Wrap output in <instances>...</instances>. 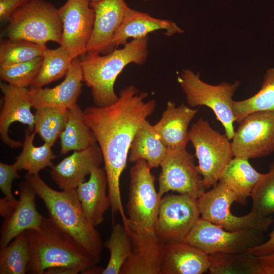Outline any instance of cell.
<instances>
[{"instance_id":"9c48e42d","label":"cell","mask_w":274,"mask_h":274,"mask_svg":"<svg viewBox=\"0 0 274 274\" xmlns=\"http://www.w3.org/2000/svg\"><path fill=\"white\" fill-rule=\"evenodd\" d=\"M236 200L235 193L219 181L211 190L204 192L198 198L201 218L230 231L250 228L266 231L273 223L271 216H261L253 209L244 216L234 215L230 208Z\"/></svg>"},{"instance_id":"d590c367","label":"cell","mask_w":274,"mask_h":274,"mask_svg":"<svg viewBox=\"0 0 274 274\" xmlns=\"http://www.w3.org/2000/svg\"><path fill=\"white\" fill-rule=\"evenodd\" d=\"M251 197L252 209L259 215L268 216L274 213V167L263 174L253 189Z\"/></svg>"},{"instance_id":"8d00e7d4","label":"cell","mask_w":274,"mask_h":274,"mask_svg":"<svg viewBox=\"0 0 274 274\" xmlns=\"http://www.w3.org/2000/svg\"><path fill=\"white\" fill-rule=\"evenodd\" d=\"M18 170L14 164H7L0 162V188L5 195L4 200L16 205L18 200L16 199L12 192L13 181L20 178Z\"/></svg>"},{"instance_id":"d4e9b609","label":"cell","mask_w":274,"mask_h":274,"mask_svg":"<svg viewBox=\"0 0 274 274\" xmlns=\"http://www.w3.org/2000/svg\"><path fill=\"white\" fill-rule=\"evenodd\" d=\"M247 158H232L223 170L219 181L222 182L237 196L238 203L245 205L263 174L257 172Z\"/></svg>"},{"instance_id":"d6986e66","label":"cell","mask_w":274,"mask_h":274,"mask_svg":"<svg viewBox=\"0 0 274 274\" xmlns=\"http://www.w3.org/2000/svg\"><path fill=\"white\" fill-rule=\"evenodd\" d=\"M19 197L12 213L2 224L0 246L9 244L20 233L29 229L39 230L43 218L37 211L35 199L37 194L25 181L19 185Z\"/></svg>"},{"instance_id":"603a6c76","label":"cell","mask_w":274,"mask_h":274,"mask_svg":"<svg viewBox=\"0 0 274 274\" xmlns=\"http://www.w3.org/2000/svg\"><path fill=\"white\" fill-rule=\"evenodd\" d=\"M107 189L106 173L105 169L100 167L93 170L89 180L82 182L76 188L84 212L95 227L102 222L105 213L111 207Z\"/></svg>"},{"instance_id":"7a4b0ae2","label":"cell","mask_w":274,"mask_h":274,"mask_svg":"<svg viewBox=\"0 0 274 274\" xmlns=\"http://www.w3.org/2000/svg\"><path fill=\"white\" fill-rule=\"evenodd\" d=\"M25 232L29 248V273H86L97 264L80 243L49 217H43L39 230Z\"/></svg>"},{"instance_id":"74e56055","label":"cell","mask_w":274,"mask_h":274,"mask_svg":"<svg viewBox=\"0 0 274 274\" xmlns=\"http://www.w3.org/2000/svg\"><path fill=\"white\" fill-rule=\"evenodd\" d=\"M29 0H0V21L8 22L10 17L17 9Z\"/></svg>"},{"instance_id":"5bb4252c","label":"cell","mask_w":274,"mask_h":274,"mask_svg":"<svg viewBox=\"0 0 274 274\" xmlns=\"http://www.w3.org/2000/svg\"><path fill=\"white\" fill-rule=\"evenodd\" d=\"M58 10L62 23L63 46L74 59L87 52L95 20L88 0H67Z\"/></svg>"},{"instance_id":"4dcf8cb0","label":"cell","mask_w":274,"mask_h":274,"mask_svg":"<svg viewBox=\"0 0 274 274\" xmlns=\"http://www.w3.org/2000/svg\"><path fill=\"white\" fill-rule=\"evenodd\" d=\"M36 110L34 130L45 143L53 146L65 127L68 109L46 107Z\"/></svg>"},{"instance_id":"ac0fdd59","label":"cell","mask_w":274,"mask_h":274,"mask_svg":"<svg viewBox=\"0 0 274 274\" xmlns=\"http://www.w3.org/2000/svg\"><path fill=\"white\" fill-rule=\"evenodd\" d=\"M0 88L4 94L0 113L1 139L11 148L19 147L23 144L12 140L8 133L10 126L15 122L27 125L30 130H34L35 117L31 111L28 89L5 83H1Z\"/></svg>"},{"instance_id":"7402d4cb","label":"cell","mask_w":274,"mask_h":274,"mask_svg":"<svg viewBox=\"0 0 274 274\" xmlns=\"http://www.w3.org/2000/svg\"><path fill=\"white\" fill-rule=\"evenodd\" d=\"M198 111L184 104L176 107L174 102H167L160 119L153 127L168 149L186 148L189 123Z\"/></svg>"},{"instance_id":"6da1fadb","label":"cell","mask_w":274,"mask_h":274,"mask_svg":"<svg viewBox=\"0 0 274 274\" xmlns=\"http://www.w3.org/2000/svg\"><path fill=\"white\" fill-rule=\"evenodd\" d=\"M148 95L129 85L119 92L114 103L102 107L90 106L84 111L102 153L112 212L120 213L123 223L127 218L122 205L120 179L136 132L155 109V100H145Z\"/></svg>"},{"instance_id":"f546056e","label":"cell","mask_w":274,"mask_h":274,"mask_svg":"<svg viewBox=\"0 0 274 274\" xmlns=\"http://www.w3.org/2000/svg\"><path fill=\"white\" fill-rule=\"evenodd\" d=\"M41 67L30 88H41L66 75L73 58L62 46L44 50Z\"/></svg>"},{"instance_id":"d6a6232c","label":"cell","mask_w":274,"mask_h":274,"mask_svg":"<svg viewBox=\"0 0 274 274\" xmlns=\"http://www.w3.org/2000/svg\"><path fill=\"white\" fill-rule=\"evenodd\" d=\"M132 245L130 235L123 224L114 225L111 235L104 244L110 252L109 260L101 273L120 274L125 261L132 252Z\"/></svg>"},{"instance_id":"2e32d148","label":"cell","mask_w":274,"mask_h":274,"mask_svg":"<svg viewBox=\"0 0 274 274\" xmlns=\"http://www.w3.org/2000/svg\"><path fill=\"white\" fill-rule=\"evenodd\" d=\"M83 77L79 57L73 59L64 80L53 88H30L28 96L32 107L70 109L77 104L82 92Z\"/></svg>"},{"instance_id":"4316f807","label":"cell","mask_w":274,"mask_h":274,"mask_svg":"<svg viewBox=\"0 0 274 274\" xmlns=\"http://www.w3.org/2000/svg\"><path fill=\"white\" fill-rule=\"evenodd\" d=\"M211 274H261L257 257L247 251L208 254Z\"/></svg>"},{"instance_id":"30bf717a","label":"cell","mask_w":274,"mask_h":274,"mask_svg":"<svg viewBox=\"0 0 274 274\" xmlns=\"http://www.w3.org/2000/svg\"><path fill=\"white\" fill-rule=\"evenodd\" d=\"M265 232L256 228L228 231L200 218L185 241L207 254L241 253L263 243Z\"/></svg>"},{"instance_id":"8fae6325","label":"cell","mask_w":274,"mask_h":274,"mask_svg":"<svg viewBox=\"0 0 274 274\" xmlns=\"http://www.w3.org/2000/svg\"><path fill=\"white\" fill-rule=\"evenodd\" d=\"M199 216L198 199L185 194L162 196L156 225V234L164 243L185 241Z\"/></svg>"},{"instance_id":"f35d334b","label":"cell","mask_w":274,"mask_h":274,"mask_svg":"<svg viewBox=\"0 0 274 274\" xmlns=\"http://www.w3.org/2000/svg\"><path fill=\"white\" fill-rule=\"evenodd\" d=\"M247 252L257 257L267 255L274 252V229L269 234V238L262 244L249 249Z\"/></svg>"},{"instance_id":"44dd1931","label":"cell","mask_w":274,"mask_h":274,"mask_svg":"<svg viewBox=\"0 0 274 274\" xmlns=\"http://www.w3.org/2000/svg\"><path fill=\"white\" fill-rule=\"evenodd\" d=\"M159 30L165 31L164 34L168 37L184 32L172 21L155 18L128 6L123 20L114 35L113 46L117 48L120 45H124L128 39L146 37L149 33Z\"/></svg>"},{"instance_id":"4fadbf2b","label":"cell","mask_w":274,"mask_h":274,"mask_svg":"<svg viewBox=\"0 0 274 274\" xmlns=\"http://www.w3.org/2000/svg\"><path fill=\"white\" fill-rule=\"evenodd\" d=\"M160 166L158 192L161 198L172 191L198 199L205 192L193 156L186 148L168 149Z\"/></svg>"},{"instance_id":"60d3db41","label":"cell","mask_w":274,"mask_h":274,"mask_svg":"<svg viewBox=\"0 0 274 274\" xmlns=\"http://www.w3.org/2000/svg\"><path fill=\"white\" fill-rule=\"evenodd\" d=\"M90 3H97V2H98L99 1H100L101 0H88Z\"/></svg>"},{"instance_id":"52a82bcc","label":"cell","mask_w":274,"mask_h":274,"mask_svg":"<svg viewBox=\"0 0 274 274\" xmlns=\"http://www.w3.org/2000/svg\"><path fill=\"white\" fill-rule=\"evenodd\" d=\"M177 80L191 107L205 106L210 108L223 126L225 135L232 140L235 133L233 123L236 121L233 111L232 97L239 85L222 82L213 85L202 81L198 74L189 69L183 70Z\"/></svg>"},{"instance_id":"cb8c5ba5","label":"cell","mask_w":274,"mask_h":274,"mask_svg":"<svg viewBox=\"0 0 274 274\" xmlns=\"http://www.w3.org/2000/svg\"><path fill=\"white\" fill-rule=\"evenodd\" d=\"M168 149L155 131L153 125L146 119L136 132L130 147L129 162L143 159L151 168L160 166Z\"/></svg>"},{"instance_id":"ba28073f","label":"cell","mask_w":274,"mask_h":274,"mask_svg":"<svg viewBox=\"0 0 274 274\" xmlns=\"http://www.w3.org/2000/svg\"><path fill=\"white\" fill-rule=\"evenodd\" d=\"M225 134L214 129L200 118L189 130V141L195 151L197 166L205 188L215 185L234 156L231 143Z\"/></svg>"},{"instance_id":"8992f818","label":"cell","mask_w":274,"mask_h":274,"mask_svg":"<svg viewBox=\"0 0 274 274\" xmlns=\"http://www.w3.org/2000/svg\"><path fill=\"white\" fill-rule=\"evenodd\" d=\"M6 28L9 39H21L42 45L62 40L58 10L46 0H29L10 18Z\"/></svg>"},{"instance_id":"ffe728a7","label":"cell","mask_w":274,"mask_h":274,"mask_svg":"<svg viewBox=\"0 0 274 274\" xmlns=\"http://www.w3.org/2000/svg\"><path fill=\"white\" fill-rule=\"evenodd\" d=\"M209 268L208 254L185 241L164 244L160 274H202Z\"/></svg>"},{"instance_id":"3957f363","label":"cell","mask_w":274,"mask_h":274,"mask_svg":"<svg viewBox=\"0 0 274 274\" xmlns=\"http://www.w3.org/2000/svg\"><path fill=\"white\" fill-rule=\"evenodd\" d=\"M146 161L139 160L130 170L128 215L125 228L134 251L151 255L162 253L164 243L156 234V225L161 197L155 187V177Z\"/></svg>"},{"instance_id":"e0dca14e","label":"cell","mask_w":274,"mask_h":274,"mask_svg":"<svg viewBox=\"0 0 274 274\" xmlns=\"http://www.w3.org/2000/svg\"><path fill=\"white\" fill-rule=\"evenodd\" d=\"M104 161L99 146L96 143L74 153L51 167L50 175L61 190L76 188L85 177L100 167Z\"/></svg>"},{"instance_id":"83f0119b","label":"cell","mask_w":274,"mask_h":274,"mask_svg":"<svg viewBox=\"0 0 274 274\" xmlns=\"http://www.w3.org/2000/svg\"><path fill=\"white\" fill-rule=\"evenodd\" d=\"M37 132L29 128L26 131L25 139L22 145L23 149L13 163L18 170H25L27 174H39L42 169L52 167V160L56 158L52 150L51 145L45 143L40 147L33 145V141Z\"/></svg>"},{"instance_id":"7c38bea8","label":"cell","mask_w":274,"mask_h":274,"mask_svg":"<svg viewBox=\"0 0 274 274\" xmlns=\"http://www.w3.org/2000/svg\"><path fill=\"white\" fill-rule=\"evenodd\" d=\"M238 123L231 142L234 156L249 159L274 152V112H255Z\"/></svg>"},{"instance_id":"e575fe53","label":"cell","mask_w":274,"mask_h":274,"mask_svg":"<svg viewBox=\"0 0 274 274\" xmlns=\"http://www.w3.org/2000/svg\"><path fill=\"white\" fill-rule=\"evenodd\" d=\"M42 56L8 66H0L1 79L12 85L26 88L31 86L42 64Z\"/></svg>"},{"instance_id":"f1b7e54d","label":"cell","mask_w":274,"mask_h":274,"mask_svg":"<svg viewBox=\"0 0 274 274\" xmlns=\"http://www.w3.org/2000/svg\"><path fill=\"white\" fill-rule=\"evenodd\" d=\"M232 108L236 121L238 122L255 112H274V66L266 71L261 89L249 98L234 100Z\"/></svg>"},{"instance_id":"b9f144b4","label":"cell","mask_w":274,"mask_h":274,"mask_svg":"<svg viewBox=\"0 0 274 274\" xmlns=\"http://www.w3.org/2000/svg\"><path fill=\"white\" fill-rule=\"evenodd\" d=\"M143 1L144 2H148V1H153V0H143Z\"/></svg>"},{"instance_id":"484cf974","label":"cell","mask_w":274,"mask_h":274,"mask_svg":"<svg viewBox=\"0 0 274 274\" xmlns=\"http://www.w3.org/2000/svg\"><path fill=\"white\" fill-rule=\"evenodd\" d=\"M60 154L85 149L96 143L84 111L77 104L68 109V120L60 135Z\"/></svg>"},{"instance_id":"1f68e13d","label":"cell","mask_w":274,"mask_h":274,"mask_svg":"<svg viewBox=\"0 0 274 274\" xmlns=\"http://www.w3.org/2000/svg\"><path fill=\"white\" fill-rule=\"evenodd\" d=\"M29 261V244L24 231L1 248L0 274H24Z\"/></svg>"},{"instance_id":"9a60e30c","label":"cell","mask_w":274,"mask_h":274,"mask_svg":"<svg viewBox=\"0 0 274 274\" xmlns=\"http://www.w3.org/2000/svg\"><path fill=\"white\" fill-rule=\"evenodd\" d=\"M95 20L87 52L107 54L115 48L113 40L122 22L128 6L124 0H101L90 3Z\"/></svg>"},{"instance_id":"277c9868","label":"cell","mask_w":274,"mask_h":274,"mask_svg":"<svg viewBox=\"0 0 274 274\" xmlns=\"http://www.w3.org/2000/svg\"><path fill=\"white\" fill-rule=\"evenodd\" d=\"M25 181L44 202L49 218L80 243L98 263L102 249L101 236L86 216L76 188L56 190L49 186L39 174L27 173Z\"/></svg>"},{"instance_id":"ab89813d","label":"cell","mask_w":274,"mask_h":274,"mask_svg":"<svg viewBox=\"0 0 274 274\" xmlns=\"http://www.w3.org/2000/svg\"><path fill=\"white\" fill-rule=\"evenodd\" d=\"M257 258L260 263L261 274H274V252Z\"/></svg>"},{"instance_id":"836d02e7","label":"cell","mask_w":274,"mask_h":274,"mask_svg":"<svg viewBox=\"0 0 274 274\" xmlns=\"http://www.w3.org/2000/svg\"><path fill=\"white\" fill-rule=\"evenodd\" d=\"M46 48L45 45L24 40L8 39L2 42L0 45V66L23 62L42 56Z\"/></svg>"},{"instance_id":"5b68a950","label":"cell","mask_w":274,"mask_h":274,"mask_svg":"<svg viewBox=\"0 0 274 274\" xmlns=\"http://www.w3.org/2000/svg\"><path fill=\"white\" fill-rule=\"evenodd\" d=\"M148 41V36L134 39L107 54L86 52L80 56L83 82L91 88L95 106L105 107L117 100L114 91L117 78L127 65L145 63Z\"/></svg>"}]
</instances>
